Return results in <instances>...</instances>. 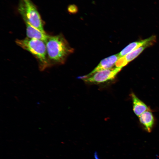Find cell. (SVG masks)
Instances as JSON below:
<instances>
[{"instance_id": "6da1fadb", "label": "cell", "mask_w": 159, "mask_h": 159, "mask_svg": "<svg viewBox=\"0 0 159 159\" xmlns=\"http://www.w3.org/2000/svg\"><path fill=\"white\" fill-rule=\"evenodd\" d=\"M45 43L50 64H64L68 55L74 51L61 34L49 35Z\"/></svg>"}, {"instance_id": "7a4b0ae2", "label": "cell", "mask_w": 159, "mask_h": 159, "mask_svg": "<svg viewBox=\"0 0 159 159\" xmlns=\"http://www.w3.org/2000/svg\"><path fill=\"white\" fill-rule=\"evenodd\" d=\"M15 42L19 46L35 57L38 62L40 71L44 70L50 65L46 44L44 41L26 38L22 39H16Z\"/></svg>"}, {"instance_id": "3957f363", "label": "cell", "mask_w": 159, "mask_h": 159, "mask_svg": "<svg viewBox=\"0 0 159 159\" xmlns=\"http://www.w3.org/2000/svg\"><path fill=\"white\" fill-rule=\"evenodd\" d=\"M18 9L24 22L45 32L43 21L36 6L31 0H19Z\"/></svg>"}, {"instance_id": "277c9868", "label": "cell", "mask_w": 159, "mask_h": 159, "mask_svg": "<svg viewBox=\"0 0 159 159\" xmlns=\"http://www.w3.org/2000/svg\"><path fill=\"white\" fill-rule=\"evenodd\" d=\"M122 68L117 67L103 70L87 76L81 77L87 83L100 84L111 81L114 79Z\"/></svg>"}, {"instance_id": "5b68a950", "label": "cell", "mask_w": 159, "mask_h": 159, "mask_svg": "<svg viewBox=\"0 0 159 159\" xmlns=\"http://www.w3.org/2000/svg\"><path fill=\"white\" fill-rule=\"evenodd\" d=\"M120 57L119 54H117L103 59L91 72L84 76L87 77L97 72L112 68Z\"/></svg>"}, {"instance_id": "8992f818", "label": "cell", "mask_w": 159, "mask_h": 159, "mask_svg": "<svg viewBox=\"0 0 159 159\" xmlns=\"http://www.w3.org/2000/svg\"><path fill=\"white\" fill-rule=\"evenodd\" d=\"M155 37L152 36L146 39L132 42L125 47L119 54L120 57H124L138 48L145 45L152 44L155 41Z\"/></svg>"}, {"instance_id": "52a82bcc", "label": "cell", "mask_w": 159, "mask_h": 159, "mask_svg": "<svg viewBox=\"0 0 159 159\" xmlns=\"http://www.w3.org/2000/svg\"><path fill=\"white\" fill-rule=\"evenodd\" d=\"M26 27L27 38L41 40L45 42L49 35L45 32L40 31L27 22H25Z\"/></svg>"}, {"instance_id": "ba28073f", "label": "cell", "mask_w": 159, "mask_h": 159, "mask_svg": "<svg viewBox=\"0 0 159 159\" xmlns=\"http://www.w3.org/2000/svg\"><path fill=\"white\" fill-rule=\"evenodd\" d=\"M139 120L146 131L150 132L154 123V118L152 113L148 110L145 111L139 116Z\"/></svg>"}, {"instance_id": "9c48e42d", "label": "cell", "mask_w": 159, "mask_h": 159, "mask_svg": "<svg viewBox=\"0 0 159 159\" xmlns=\"http://www.w3.org/2000/svg\"><path fill=\"white\" fill-rule=\"evenodd\" d=\"M131 96L132 101L133 111L136 115L139 117L144 112L148 110V107L134 93H131Z\"/></svg>"}, {"instance_id": "30bf717a", "label": "cell", "mask_w": 159, "mask_h": 159, "mask_svg": "<svg viewBox=\"0 0 159 159\" xmlns=\"http://www.w3.org/2000/svg\"><path fill=\"white\" fill-rule=\"evenodd\" d=\"M150 45V44H147L141 46L124 56L128 63L136 58L145 48Z\"/></svg>"}, {"instance_id": "8fae6325", "label": "cell", "mask_w": 159, "mask_h": 159, "mask_svg": "<svg viewBox=\"0 0 159 159\" xmlns=\"http://www.w3.org/2000/svg\"><path fill=\"white\" fill-rule=\"evenodd\" d=\"M128 62L126 60L124 56L120 57L116 62L115 65L116 67L122 68L125 66Z\"/></svg>"}, {"instance_id": "7c38bea8", "label": "cell", "mask_w": 159, "mask_h": 159, "mask_svg": "<svg viewBox=\"0 0 159 159\" xmlns=\"http://www.w3.org/2000/svg\"><path fill=\"white\" fill-rule=\"evenodd\" d=\"M67 9L68 12L72 14H75L78 12V7L74 4L69 5Z\"/></svg>"}]
</instances>
